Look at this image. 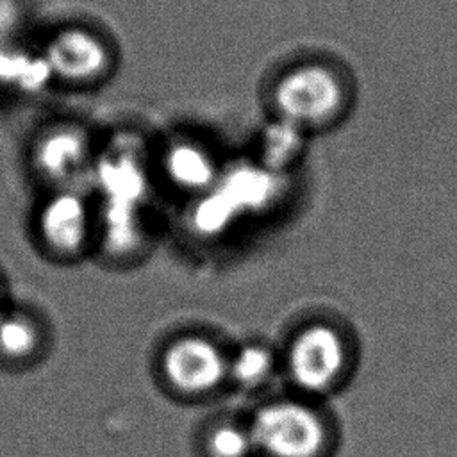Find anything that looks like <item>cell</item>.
Returning <instances> with one entry per match:
<instances>
[{
	"instance_id": "obj_1",
	"label": "cell",
	"mask_w": 457,
	"mask_h": 457,
	"mask_svg": "<svg viewBox=\"0 0 457 457\" xmlns=\"http://www.w3.org/2000/svg\"><path fill=\"white\" fill-rule=\"evenodd\" d=\"M352 102L346 75L332 62L309 59L289 64L273 80L275 116L296 132H321L346 116Z\"/></svg>"
},
{
	"instance_id": "obj_2",
	"label": "cell",
	"mask_w": 457,
	"mask_h": 457,
	"mask_svg": "<svg viewBox=\"0 0 457 457\" xmlns=\"http://www.w3.org/2000/svg\"><path fill=\"white\" fill-rule=\"evenodd\" d=\"M30 230L36 248L59 264L96 252L98 209L84 187L46 189L34 207Z\"/></svg>"
},
{
	"instance_id": "obj_3",
	"label": "cell",
	"mask_w": 457,
	"mask_h": 457,
	"mask_svg": "<svg viewBox=\"0 0 457 457\" xmlns=\"http://www.w3.org/2000/svg\"><path fill=\"white\" fill-rule=\"evenodd\" d=\"M246 421L257 457H321L328 445L323 414L298 395L266 400Z\"/></svg>"
},
{
	"instance_id": "obj_4",
	"label": "cell",
	"mask_w": 457,
	"mask_h": 457,
	"mask_svg": "<svg viewBox=\"0 0 457 457\" xmlns=\"http://www.w3.org/2000/svg\"><path fill=\"white\" fill-rule=\"evenodd\" d=\"M48 79L71 89H93L109 80L118 64L112 41L86 23H62L37 46Z\"/></svg>"
},
{
	"instance_id": "obj_5",
	"label": "cell",
	"mask_w": 457,
	"mask_h": 457,
	"mask_svg": "<svg viewBox=\"0 0 457 457\" xmlns=\"http://www.w3.org/2000/svg\"><path fill=\"white\" fill-rule=\"evenodd\" d=\"M348 362L345 336L330 323L314 321L293 334L280 368L298 396L316 400L343 384Z\"/></svg>"
},
{
	"instance_id": "obj_6",
	"label": "cell",
	"mask_w": 457,
	"mask_h": 457,
	"mask_svg": "<svg viewBox=\"0 0 457 457\" xmlns=\"http://www.w3.org/2000/svg\"><path fill=\"white\" fill-rule=\"evenodd\" d=\"M27 159L43 191L84 187V179L95 171V139L77 121H54L34 136Z\"/></svg>"
},
{
	"instance_id": "obj_7",
	"label": "cell",
	"mask_w": 457,
	"mask_h": 457,
	"mask_svg": "<svg viewBox=\"0 0 457 457\" xmlns=\"http://www.w3.org/2000/svg\"><path fill=\"white\" fill-rule=\"evenodd\" d=\"M161 373L177 393L204 396L228 382V353L205 336H180L164 348Z\"/></svg>"
},
{
	"instance_id": "obj_8",
	"label": "cell",
	"mask_w": 457,
	"mask_h": 457,
	"mask_svg": "<svg viewBox=\"0 0 457 457\" xmlns=\"http://www.w3.org/2000/svg\"><path fill=\"white\" fill-rule=\"evenodd\" d=\"M50 345L46 321L34 309L9 303L0 314V366L25 370L43 361Z\"/></svg>"
},
{
	"instance_id": "obj_9",
	"label": "cell",
	"mask_w": 457,
	"mask_h": 457,
	"mask_svg": "<svg viewBox=\"0 0 457 457\" xmlns=\"http://www.w3.org/2000/svg\"><path fill=\"white\" fill-rule=\"evenodd\" d=\"M277 370L278 357L264 343L248 341L228 353V382L241 391L255 393L268 387Z\"/></svg>"
},
{
	"instance_id": "obj_10",
	"label": "cell",
	"mask_w": 457,
	"mask_h": 457,
	"mask_svg": "<svg viewBox=\"0 0 457 457\" xmlns=\"http://www.w3.org/2000/svg\"><path fill=\"white\" fill-rule=\"evenodd\" d=\"M204 443L207 457H257L248 421H218L207 430Z\"/></svg>"
},
{
	"instance_id": "obj_11",
	"label": "cell",
	"mask_w": 457,
	"mask_h": 457,
	"mask_svg": "<svg viewBox=\"0 0 457 457\" xmlns=\"http://www.w3.org/2000/svg\"><path fill=\"white\" fill-rule=\"evenodd\" d=\"M204 157H207V155H204L202 150L189 146L186 143H180L170 150L166 159H168L171 175H177V180L187 182L189 171H196L198 177L207 179V175H204V171L209 170V162Z\"/></svg>"
},
{
	"instance_id": "obj_12",
	"label": "cell",
	"mask_w": 457,
	"mask_h": 457,
	"mask_svg": "<svg viewBox=\"0 0 457 457\" xmlns=\"http://www.w3.org/2000/svg\"><path fill=\"white\" fill-rule=\"evenodd\" d=\"M9 303H11V300H9L7 293H5V286H4V280H2V277H0V314L7 309Z\"/></svg>"
}]
</instances>
